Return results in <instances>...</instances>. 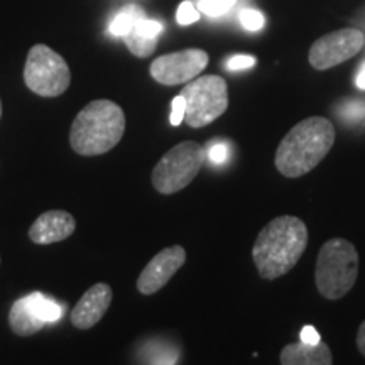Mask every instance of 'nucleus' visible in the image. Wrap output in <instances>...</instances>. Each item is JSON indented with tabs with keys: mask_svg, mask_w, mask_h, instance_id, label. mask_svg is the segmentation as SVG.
Segmentation results:
<instances>
[{
	"mask_svg": "<svg viewBox=\"0 0 365 365\" xmlns=\"http://www.w3.org/2000/svg\"><path fill=\"white\" fill-rule=\"evenodd\" d=\"M308 228L298 217L274 218L259 232L252 247V259L261 277L269 281L293 269L308 247Z\"/></svg>",
	"mask_w": 365,
	"mask_h": 365,
	"instance_id": "f257e3e1",
	"label": "nucleus"
},
{
	"mask_svg": "<svg viewBox=\"0 0 365 365\" xmlns=\"http://www.w3.org/2000/svg\"><path fill=\"white\" fill-rule=\"evenodd\" d=\"M335 125L325 117H309L284 135L274 164L286 178L304 176L325 159L335 144Z\"/></svg>",
	"mask_w": 365,
	"mask_h": 365,
	"instance_id": "f03ea898",
	"label": "nucleus"
},
{
	"mask_svg": "<svg viewBox=\"0 0 365 365\" xmlns=\"http://www.w3.org/2000/svg\"><path fill=\"white\" fill-rule=\"evenodd\" d=\"M125 132V115L112 100H93L75 117L70 144L80 156H100L120 143Z\"/></svg>",
	"mask_w": 365,
	"mask_h": 365,
	"instance_id": "7ed1b4c3",
	"label": "nucleus"
},
{
	"mask_svg": "<svg viewBox=\"0 0 365 365\" xmlns=\"http://www.w3.org/2000/svg\"><path fill=\"white\" fill-rule=\"evenodd\" d=\"M359 276V252L346 239L327 240L322 245L314 269V282L327 299H340L352 291Z\"/></svg>",
	"mask_w": 365,
	"mask_h": 365,
	"instance_id": "20e7f679",
	"label": "nucleus"
},
{
	"mask_svg": "<svg viewBox=\"0 0 365 365\" xmlns=\"http://www.w3.org/2000/svg\"><path fill=\"white\" fill-rule=\"evenodd\" d=\"M205 149L193 140L176 144L159 159L153 170V186L161 195H175L185 190L202 171Z\"/></svg>",
	"mask_w": 365,
	"mask_h": 365,
	"instance_id": "39448f33",
	"label": "nucleus"
},
{
	"mask_svg": "<svg viewBox=\"0 0 365 365\" xmlns=\"http://www.w3.org/2000/svg\"><path fill=\"white\" fill-rule=\"evenodd\" d=\"M180 95L186 103L185 122L193 129L210 125L228 108L227 81L217 75H205L188 81Z\"/></svg>",
	"mask_w": 365,
	"mask_h": 365,
	"instance_id": "423d86ee",
	"label": "nucleus"
},
{
	"mask_svg": "<svg viewBox=\"0 0 365 365\" xmlns=\"http://www.w3.org/2000/svg\"><path fill=\"white\" fill-rule=\"evenodd\" d=\"M24 83L39 97L54 98L63 95L71 83L70 66L65 58L49 46L36 44L27 54Z\"/></svg>",
	"mask_w": 365,
	"mask_h": 365,
	"instance_id": "0eeeda50",
	"label": "nucleus"
},
{
	"mask_svg": "<svg viewBox=\"0 0 365 365\" xmlns=\"http://www.w3.org/2000/svg\"><path fill=\"white\" fill-rule=\"evenodd\" d=\"M207 65L208 54L203 49H185L154 59L150 65V76L166 86L185 85L195 80Z\"/></svg>",
	"mask_w": 365,
	"mask_h": 365,
	"instance_id": "6e6552de",
	"label": "nucleus"
},
{
	"mask_svg": "<svg viewBox=\"0 0 365 365\" xmlns=\"http://www.w3.org/2000/svg\"><path fill=\"white\" fill-rule=\"evenodd\" d=\"M364 34L359 29H340L314 41L309 49V63L314 70H330L354 58L364 48Z\"/></svg>",
	"mask_w": 365,
	"mask_h": 365,
	"instance_id": "1a4fd4ad",
	"label": "nucleus"
},
{
	"mask_svg": "<svg viewBox=\"0 0 365 365\" xmlns=\"http://www.w3.org/2000/svg\"><path fill=\"white\" fill-rule=\"evenodd\" d=\"M186 262V250L181 245L163 249L150 259L137 279V291L144 296H150L161 291L171 277L180 271Z\"/></svg>",
	"mask_w": 365,
	"mask_h": 365,
	"instance_id": "9d476101",
	"label": "nucleus"
},
{
	"mask_svg": "<svg viewBox=\"0 0 365 365\" xmlns=\"http://www.w3.org/2000/svg\"><path fill=\"white\" fill-rule=\"evenodd\" d=\"M112 287L105 282L93 284L86 293L81 296L76 307L71 312V323L78 330H90L93 328L103 314L107 313L112 303Z\"/></svg>",
	"mask_w": 365,
	"mask_h": 365,
	"instance_id": "9b49d317",
	"label": "nucleus"
},
{
	"mask_svg": "<svg viewBox=\"0 0 365 365\" xmlns=\"http://www.w3.org/2000/svg\"><path fill=\"white\" fill-rule=\"evenodd\" d=\"M76 230V222L65 210H49L36 218L29 228V239L38 245L66 240Z\"/></svg>",
	"mask_w": 365,
	"mask_h": 365,
	"instance_id": "f8f14e48",
	"label": "nucleus"
},
{
	"mask_svg": "<svg viewBox=\"0 0 365 365\" xmlns=\"http://www.w3.org/2000/svg\"><path fill=\"white\" fill-rule=\"evenodd\" d=\"M279 360L282 365H330L333 364V355L328 345L322 341L317 345L301 341L286 345L281 350Z\"/></svg>",
	"mask_w": 365,
	"mask_h": 365,
	"instance_id": "ddd939ff",
	"label": "nucleus"
},
{
	"mask_svg": "<svg viewBox=\"0 0 365 365\" xmlns=\"http://www.w3.org/2000/svg\"><path fill=\"white\" fill-rule=\"evenodd\" d=\"M9 325H11L12 331L19 336H31L34 333H38L46 323L39 322L38 318H34L27 309L24 299H17L12 304L11 314H9Z\"/></svg>",
	"mask_w": 365,
	"mask_h": 365,
	"instance_id": "4468645a",
	"label": "nucleus"
},
{
	"mask_svg": "<svg viewBox=\"0 0 365 365\" xmlns=\"http://www.w3.org/2000/svg\"><path fill=\"white\" fill-rule=\"evenodd\" d=\"M22 299H24L26 307L31 312V314H33L34 318H38L39 322L53 323L61 318L63 314L61 304H58L56 301L49 299L48 296H44L43 293H31L24 296Z\"/></svg>",
	"mask_w": 365,
	"mask_h": 365,
	"instance_id": "2eb2a0df",
	"label": "nucleus"
},
{
	"mask_svg": "<svg viewBox=\"0 0 365 365\" xmlns=\"http://www.w3.org/2000/svg\"><path fill=\"white\" fill-rule=\"evenodd\" d=\"M144 16L145 14L140 7L125 6L115 17H113L110 26H108V31H110V34L117 36V38H124L125 34L130 33L132 27L135 26V22Z\"/></svg>",
	"mask_w": 365,
	"mask_h": 365,
	"instance_id": "dca6fc26",
	"label": "nucleus"
},
{
	"mask_svg": "<svg viewBox=\"0 0 365 365\" xmlns=\"http://www.w3.org/2000/svg\"><path fill=\"white\" fill-rule=\"evenodd\" d=\"M122 39L125 41L129 51L137 58L150 56V54L154 53V49H156V44H158V39L145 38V36L135 33L134 29H132L129 34H125Z\"/></svg>",
	"mask_w": 365,
	"mask_h": 365,
	"instance_id": "f3484780",
	"label": "nucleus"
},
{
	"mask_svg": "<svg viewBox=\"0 0 365 365\" xmlns=\"http://www.w3.org/2000/svg\"><path fill=\"white\" fill-rule=\"evenodd\" d=\"M237 4V0H200L198 11L208 17H220Z\"/></svg>",
	"mask_w": 365,
	"mask_h": 365,
	"instance_id": "a211bd4d",
	"label": "nucleus"
},
{
	"mask_svg": "<svg viewBox=\"0 0 365 365\" xmlns=\"http://www.w3.org/2000/svg\"><path fill=\"white\" fill-rule=\"evenodd\" d=\"M200 14L202 12L198 11L196 4L191 2V0H185V2H181L180 7H178L176 21H178V24H181V26L195 24V22L200 19Z\"/></svg>",
	"mask_w": 365,
	"mask_h": 365,
	"instance_id": "6ab92c4d",
	"label": "nucleus"
},
{
	"mask_svg": "<svg viewBox=\"0 0 365 365\" xmlns=\"http://www.w3.org/2000/svg\"><path fill=\"white\" fill-rule=\"evenodd\" d=\"M264 16L255 9H244L240 12V24L244 29L250 31V33H257L264 27Z\"/></svg>",
	"mask_w": 365,
	"mask_h": 365,
	"instance_id": "aec40b11",
	"label": "nucleus"
},
{
	"mask_svg": "<svg viewBox=\"0 0 365 365\" xmlns=\"http://www.w3.org/2000/svg\"><path fill=\"white\" fill-rule=\"evenodd\" d=\"M135 33L145 36V38H153L158 39V36L163 33V24L161 22L154 21V19H148V17H140L139 21L135 22V26L132 27Z\"/></svg>",
	"mask_w": 365,
	"mask_h": 365,
	"instance_id": "412c9836",
	"label": "nucleus"
},
{
	"mask_svg": "<svg viewBox=\"0 0 365 365\" xmlns=\"http://www.w3.org/2000/svg\"><path fill=\"white\" fill-rule=\"evenodd\" d=\"M255 65V58L249 56V54H237L232 56L227 61V70L230 71H240V70H249Z\"/></svg>",
	"mask_w": 365,
	"mask_h": 365,
	"instance_id": "4be33fe9",
	"label": "nucleus"
},
{
	"mask_svg": "<svg viewBox=\"0 0 365 365\" xmlns=\"http://www.w3.org/2000/svg\"><path fill=\"white\" fill-rule=\"evenodd\" d=\"M341 117L346 118V120H360V118L365 117V105L360 102H352L346 103L341 107Z\"/></svg>",
	"mask_w": 365,
	"mask_h": 365,
	"instance_id": "5701e85b",
	"label": "nucleus"
},
{
	"mask_svg": "<svg viewBox=\"0 0 365 365\" xmlns=\"http://www.w3.org/2000/svg\"><path fill=\"white\" fill-rule=\"evenodd\" d=\"M185 112H186V103H185V98L181 97V95H178V97L173 98V110H171V125H181V122L185 120Z\"/></svg>",
	"mask_w": 365,
	"mask_h": 365,
	"instance_id": "b1692460",
	"label": "nucleus"
},
{
	"mask_svg": "<svg viewBox=\"0 0 365 365\" xmlns=\"http://www.w3.org/2000/svg\"><path fill=\"white\" fill-rule=\"evenodd\" d=\"M208 158L210 161L215 164H223L228 159V145L223 143L213 144L212 148L208 149Z\"/></svg>",
	"mask_w": 365,
	"mask_h": 365,
	"instance_id": "393cba45",
	"label": "nucleus"
},
{
	"mask_svg": "<svg viewBox=\"0 0 365 365\" xmlns=\"http://www.w3.org/2000/svg\"><path fill=\"white\" fill-rule=\"evenodd\" d=\"M301 341H304V344H309V345H317L322 341V339H319V333L317 331V328L312 325H307L303 327V330H301Z\"/></svg>",
	"mask_w": 365,
	"mask_h": 365,
	"instance_id": "a878e982",
	"label": "nucleus"
},
{
	"mask_svg": "<svg viewBox=\"0 0 365 365\" xmlns=\"http://www.w3.org/2000/svg\"><path fill=\"white\" fill-rule=\"evenodd\" d=\"M357 349H359V352L365 357V322L360 325L359 331H357Z\"/></svg>",
	"mask_w": 365,
	"mask_h": 365,
	"instance_id": "bb28decb",
	"label": "nucleus"
},
{
	"mask_svg": "<svg viewBox=\"0 0 365 365\" xmlns=\"http://www.w3.org/2000/svg\"><path fill=\"white\" fill-rule=\"evenodd\" d=\"M355 83H357V86L360 90H365V63L362 65V68H360L359 75H357V80H355Z\"/></svg>",
	"mask_w": 365,
	"mask_h": 365,
	"instance_id": "cd10ccee",
	"label": "nucleus"
},
{
	"mask_svg": "<svg viewBox=\"0 0 365 365\" xmlns=\"http://www.w3.org/2000/svg\"><path fill=\"white\" fill-rule=\"evenodd\" d=\"M0 117H2V102H0Z\"/></svg>",
	"mask_w": 365,
	"mask_h": 365,
	"instance_id": "c85d7f7f",
	"label": "nucleus"
},
{
	"mask_svg": "<svg viewBox=\"0 0 365 365\" xmlns=\"http://www.w3.org/2000/svg\"><path fill=\"white\" fill-rule=\"evenodd\" d=\"M191 2H193V4H198V2H200V0H191Z\"/></svg>",
	"mask_w": 365,
	"mask_h": 365,
	"instance_id": "c756f323",
	"label": "nucleus"
}]
</instances>
